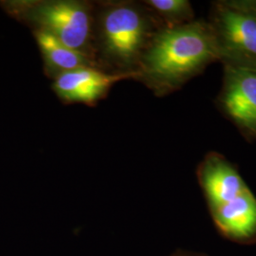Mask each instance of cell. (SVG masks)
<instances>
[{
    "mask_svg": "<svg viewBox=\"0 0 256 256\" xmlns=\"http://www.w3.org/2000/svg\"><path fill=\"white\" fill-rule=\"evenodd\" d=\"M218 61L210 26L194 20L180 27L160 28L142 55L136 80L156 96L180 90L186 82Z\"/></svg>",
    "mask_w": 256,
    "mask_h": 256,
    "instance_id": "obj_1",
    "label": "cell"
},
{
    "mask_svg": "<svg viewBox=\"0 0 256 256\" xmlns=\"http://www.w3.org/2000/svg\"><path fill=\"white\" fill-rule=\"evenodd\" d=\"M162 27L144 4L110 2L95 18V52L100 54L102 64L116 70L117 74L136 76L147 46Z\"/></svg>",
    "mask_w": 256,
    "mask_h": 256,
    "instance_id": "obj_2",
    "label": "cell"
},
{
    "mask_svg": "<svg viewBox=\"0 0 256 256\" xmlns=\"http://www.w3.org/2000/svg\"><path fill=\"white\" fill-rule=\"evenodd\" d=\"M4 8L10 16L34 30H41L66 46L96 59L95 16L88 2L78 0L7 1Z\"/></svg>",
    "mask_w": 256,
    "mask_h": 256,
    "instance_id": "obj_3",
    "label": "cell"
},
{
    "mask_svg": "<svg viewBox=\"0 0 256 256\" xmlns=\"http://www.w3.org/2000/svg\"><path fill=\"white\" fill-rule=\"evenodd\" d=\"M207 22L224 66L256 70V0L216 1Z\"/></svg>",
    "mask_w": 256,
    "mask_h": 256,
    "instance_id": "obj_4",
    "label": "cell"
},
{
    "mask_svg": "<svg viewBox=\"0 0 256 256\" xmlns=\"http://www.w3.org/2000/svg\"><path fill=\"white\" fill-rule=\"evenodd\" d=\"M218 102L245 135L256 138V70L224 66Z\"/></svg>",
    "mask_w": 256,
    "mask_h": 256,
    "instance_id": "obj_5",
    "label": "cell"
},
{
    "mask_svg": "<svg viewBox=\"0 0 256 256\" xmlns=\"http://www.w3.org/2000/svg\"><path fill=\"white\" fill-rule=\"evenodd\" d=\"M126 79H136V76L108 74L99 68H82L58 76L52 88L66 104L94 106L108 94L112 86Z\"/></svg>",
    "mask_w": 256,
    "mask_h": 256,
    "instance_id": "obj_6",
    "label": "cell"
},
{
    "mask_svg": "<svg viewBox=\"0 0 256 256\" xmlns=\"http://www.w3.org/2000/svg\"><path fill=\"white\" fill-rule=\"evenodd\" d=\"M196 176L209 210L250 189L236 167L216 152L204 158Z\"/></svg>",
    "mask_w": 256,
    "mask_h": 256,
    "instance_id": "obj_7",
    "label": "cell"
},
{
    "mask_svg": "<svg viewBox=\"0 0 256 256\" xmlns=\"http://www.w3.org/2000/svg\"><path fill=\"white\" fill-rule=\"evenodd\" d=\"M37 45L44 61L46 75L56 79L62 74L82 68H99V64L92 57L66 46L55 37L41 32L34 30Z\"/></svg>",
    "mask_w": 256,
    "mask_h": 256,
    "instance_id": "obj_8",
    "label": "cell"
},
{
    "mask_svg": "<svg viewBox=\"0 0 256 256\" xmlns=\"http://www.w3.org/2000/svg\"><path fill=\"white\" fill-rule=\"evenodd\" d=\"M144 3L164 27H180L196 20L194 10L188 0H147Z\"/></svg>",
    "mask_w": 256,
    "mask_h": 256,
    "instance_id": "obj_9",
    "label": "cell"
},
{
    "mask_svg": "<svg viewBox=\"0 0 256 256\" xmlns=\"http://www.w3.org/2000/svg\"><path fill=\"white\" fill-rule=\"evenodd\" d=\"M170 256H209L205 254H200V252H188V250H178L176 252Z\"/></svg>",
    "mask_w": 256,
    "mask_h": 256,
    "instance_id": "obj_10",
    "label": "cell"
}]
</instances>
